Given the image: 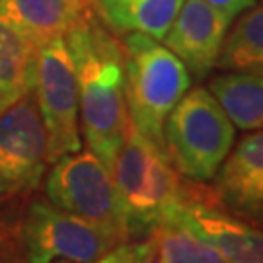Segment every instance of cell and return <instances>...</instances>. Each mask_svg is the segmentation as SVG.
<instances>
[{"instance_id": "obj_1", "label": "cell", "mask_w": 263, "mask_h": 263, "mask_svg": "<svg viewBox=\"0 0 263 263\" xmlns=\"http://www.w3.org/2000/svg\"><path fill=\"white\" fill-rule=\"evenodd\" d=\"M78 78L80 129L88 151L111 172L131 127L125 102L123 45L88 14L65 35Z\"/></svg>"}, {"instance_id": "obj_2", "label": "cell", "mask_w": 263, "mask_h": 263, "mask_svg": "<svg viewBox=\"0 0 263 263\" xmlns=\"http://www.w3.org/2000/svg\"><path fill=\"white\" fill-rule=\"evenodd\" d=\"M129 240H144L176 209L185 179L166 151L129 127L111 170Z\"/></svg>"}, {"instance_id": "obj_3", "label": "cell", "mask_w": 263, "mask_h": 263, "mask_svg": "<svg viewBox=\"0 0 263 263\" xmlns=\"http://www.w3.org/2000/svg\"><path fill=\"white\" fill-rule=\"evenodd\" d=\"M121 45L125 102L131 125L164 148L166 117L191 88V74L178 57L151 35L127 33Z\"/></svg>"}, {"instance_id": "obj_4", "label": "cell", "mask_w": 263, "mask_h": 263, "mask_svg": "<svg viewBox=\"0 0 263 263\" xmlns=\"http://www.w3.org/2000/svg\"><path fill=\"white\" fill-rule=\"evenodd\" d=\"M236 142V127L209 88H189L164 123V151L183 178L209 183Z\"/></svg>"}, {"instance_id": "obj_5", "label": "cell", "mask_w": 263, "mask_h": 263, "mask_svg": "<svg viewBox=\"0 0 263 263\" xmlns=\"http://www.w3.org/2000/svg\"><path fill=\"white\" fill-rule=\"evenodd\" d=\"M26 263H96L102 255L125 242L119 232L104 224L59 209L47 199H31L18 224Z\"/></svg>"}, {"instance_id": "obj_6", "label": "cell", "mask_w": 263, "mask_h": 263, "mask_svg": "<svg viewBox=\"0 0 263 263\" xmlns=\"http://www.w3.org/2000/svg\"><path fill=\"white\" fill-rule=\"evenodd\" d=\"M33 96L47 133L49 162L80 151L78 78L65 37L51 39L37 47Z\"/></svg>"}, {"instance_id": "obj_7", "label": "cell", "mask_w": 263, "mask_h": 263, "mask_svg": "<svg viewBox=\"0 0 263 263\" xmlns=\"http://www.w3.org/2000/svg\"><path fill=\"white\" fill-rule=\"evenodd\" d=\"M45 195L59 209L113 228L129 242L111 172L94 152L80 148L55 160L45 179Z\"/></svg>"}, {"instance_id": "obj_8", "label": "cell", "mask_w": 263, "mask_h": 263, "mask_svg": "<svg viewBox=\"0 0 263 263\" xmlns=\"http://www.w3.org/2000/svg\"><path fill=\"white\" fill-rule=\"evenodd\" d=\"M47 164V133L31 92L0 113V201L33 191Z\"/></svg>"}, {"instance_id": "obj_9", "label": "cell", "mask_w": 263, "mask_h": 263, "mask_svg": "<svg viewBox=\"0 0 263 263\" xmlns=\"http://www.w3.org/2000/svg\"><path fill=\"white\" fill-rule=\"evenodd\" d=\"M205 185L185 179L183 195L166 218L185 226L228 263H263V228L215 207L207 199Z\"/></svg>"}, {"instance_id": "obj_10", "label": "cell", "mask_w": 263, "mask_h": 263, "mask_svg": "<svg viewBox=\"0 0 263 263\" xmlns=\"http://www.w3.org/2000/svg\"><path fill=\"white\" fill-rule=\"evenodd\" d=\"M205 191L215 207L263 228V129L234 142Z\"/></svg>"}, {"instance_id": "obj_11", "label": "cell", "mask_w": 263, "mask_h": 263, "mask_svg": "<svg viewBox=\"0 0 263 263\" xmlns=\"http://www.w3.org/2000/svg\"><path fill=\"white\" fill-rule=\"evenodd\" d=\"M230 26L232 20L205 0H183L162 41L189 74L203 80L218 66Z\"/></svg>"}, {"instance_id": "obj_12", "label": "cell", "mask_w": 263, "mask_h": 263, "mask_svg": "<svg viewBox=\"0 0 263 263\" xmlns=\"http://www.w3.org/2000/svg\"><path fill=\"white\" fill-rule=\"evenodd\" d=\"M86 14L84 0H0V18L35 45L65 37Z\"/></svg>"}, {"instance_id": "obj_13", "label": "cell", "mask_w": 263, "mask_h": 263, "mask_svg": "<svg viewBox=\"0 0 263 263\" xmlns=\"http://www.w3.org/2000/svg\"><path fill=\"white\" fill-rule=\"evenodd\" d=\"M100 20L117 35L144 33L162 39L183 0H92Z\"/></svg>"}, {"instance_id": "obj_14", "label": "cell", "mask_w": 263, "mask_h": 263, "mask_svg": "<svg viewBox=\"0 0 263 263\" xmlns=\"http://www.w3.org/2000/svg\"><path fill=\"white\" fill-rule=\"evenodd\" d=\"M35 59L37 45L0 18V113L33 92Z\"/></svg>"}, {"instance_id": "obj_15", "label": "cell", "mask_w": 263, "mask_h": 263, "mask_svg": "<svg viewBox=\"0 0 263 263\" xmlns=\"http://www.w3.org/2000/svg\"><path fill=\"white\" fill-rule=\"evenodd\" d=\"M211 94L240 131L263 129V74L248 70H222L209 82Z\"/></svg>"}, {"instance_id": "obj_16", "label": "cell", "mask_w": 263, "mask_h": 263, "mask_svg": "<svg viewBox=\"0 0 263 263\" xmlns=\"http://www.w3.org/2000/svg\"><path fill=\"white\" fill-rule=\"evenodd\" d=\"M218 68L263 74V4H255L232 22L218 59Z\"/></svg>"}, {"instance_id": "obj_17", "label": "cell", "mask_w": 263, "mask_h": 263, "mask_svg": "<svg viewBox=\"0 0 263 263\" xmlns=\"http://www.w3.org/2000/svg\"><path fill=\"white\" fill-rule=\"evenodd\" d=\"M151 236L156 248L154 263H228L215 248L172 218L160 222Z\"/></svg>"}, {"instance_id": "obj_18", "label": "cell", "mask_w": 263, "mask_h": 263, "mask_svg": "<svg viewBox=\"0 0 263 263\" xmlns=\"http://www.w3.org/2000/svg\"><path fill=\"white\" fill-rule=\"evenodd\" d=\"M156 261V248L152 236L144 240H129L121 242L96 263H154Z\"/></svg>"}, {"instance_id": "obj_19", "label": "cell", "mask_w": 263, "mask_h": 263, "mask_svg": "<svg viewBox=\"0 0 263 263\" xmlns=\"http://www.w3.org/2000/svg\"><path fill=\"white\" fill-rule=\"evenodd\" d=\"M0 263H26L22 244H20L18 226L0 224Z\"/></svg>"}, {"instance_id": "obj_20", "label": "cell", "mask_w": 263, "mask_h": 263, "mask_svg": "<svg viewBox=\"0 0 263 263\" xmlns=\"http://www.w3.org/2000/svg\"><path fill=\"white\" fill-rule=\"evenodd\" d=\"M205 2H209L218 12H222L226 18H230L232 22L257 4V0H205Z\"/></svg>"}, {"instance_id": "obj_21", "label": "cell", "mask_w": 263, "mask_h": 263, "mask_svg": "<svg viewBox=\"0 0 263 263\" xmlns=\"http://www.w3.org/2000/svg\"><path fill=\"white\" fill-rule=\"evenodd\" d=\"M51 263H72V261H68V259H55V261H51Z\"/></svg>"}]
</instances>
